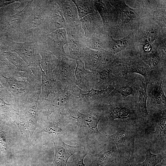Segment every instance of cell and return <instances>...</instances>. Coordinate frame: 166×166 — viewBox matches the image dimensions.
I'll return each instance as SVG.
<instances>
[{
	"mask_svg": "<svg viewBox=\"0 0 166 166\" xmlns=\"http://www.w3.org/2000/svg\"><path fill=\"white\" fill-rule=\"evenodd\" d=\"M107 32L103 29L85 37L87 47L96 50H106L109 38Z\"/></svg>",
	"mask_w": 166,
	"mask_h": 166,
	"instance_id": "obj_25",
	"label": "cell"
},
{
	"mask_svg": "<svg viewBox=\"0 0 166 166\" xmlns=\"http://www.w3.org/2000/svg\"><path fill=\"white\" fill-rule=\"evenodd\" d=\"M41 92H37L28 101L25 108L21 111L16 110L12 117L22 134L26 137L33 136L38 127L39 118L38 101Z\"/></svg>",
	"mask_w": 166,
	"mask_h": 166,
	"instance_id": "obj_4",
	"label": "cell"
},
{
	"mask_svg": "<svg viewBox=\"0 0 166 166\" xmlns=\"http://www.w3.org/2000/svg\"><path fill=\"white\" fill-rule=\"evenodd\" d=\"M20 0H0V7L13 3L15 2H20Z\"/></svg>",
	"mask_w": 166,
	"mask_h": 166,
	"instance_id": "obj_43",
	"label": "cell"
},
{
	"mask_svg": "<svg viewBox=\"0 0 166 166\" xmlns=\"http://www.w3.org/2000/svg\"><path fill=\"white\" fill-rule=\"evenodd\" d=\"M137 88L134 84L131 83H124L120 85L111 93L112 96L114 93H118L123 97H126L131 95H134L137 91Z\"/></svg>",
	"mask_w": 166,
	"mask_h": 166,
	"instance_id": "obj_34",
	"label": "cell"
},
{
	"mask_svg": "<svg viewBox=\"0 0 166 166\" xmlns=\"http://www.w3.org/2000/svg\"><path fill=\"white\" fill-rule=\"evenodd\" d=\"M14 109L11 104L6 103L3 99L0 97V112L6 113L9 116Z\"/></svg>",
	"mask_w": 166,
	"mask_h": 166,
	"instance_id": "obj_41",
	"label": "cell"
},
{
	"mask_svg": "<svg viewBox=\"0 0 166 166\" xmlns=\"http://www.w3.org/2000/svg\"><path fill=\"white\" fill-rule=\"evenodd\" d=\"M35 49L41 57L40 66L45 74L50 78L54 79L53 71L59 61L42 44L37 42Z\"/></svg>",
	"mask_w": 166,
	"mask_h": 166,
	"instance_id": "obj_15",
	"label": "cell"
},
{
	"mask_svg": "<svg viewBox=\"0 0 166 166\" xmlns=\"http://www.w3.org/2000/svg\"><path fill=\"white\" fill-rule=\"evenodd\" d=\"M161 84L160 82L157 81L151 87L150 104L152 106L163 110L166 109V100Z\"/></svg>",
	"mask_w": 166,
	"mask_h": 166,
	"instance_id": "obj_27",
	"label": "cell"
},
{
	"mask_svg": "<svg viewBox=\"0 0 166 166\" xmlns=\"http://www.w3.org/2000/svg\"><path fill=\"white\" fill-rule=\"evenodd\" d=\"M152 70L145 63L141 60L133 59L125 66L122 73L123 76L132 73L140 74L148 83L152 75Z\"/></svg>",
	"mask_w": 166,
	"mask_h": 166,
	"instance_id": "obj_23",
	"label": "cell"
},
{
	"mask_svg": "<svg viewBox=\"0 0 166 166\" xmlns=\"http://www.w3.org/2000/svg\"><path fill=\"white\" fill-rule=\"evenodd\" d=\"M37 42L44 45L59 61L68 57L64 49L67 42V34L65 28L57 29L43 35Z\"/></svg>",
	"mask_w": 166,
	"mask_h": 166,
	"instance_id": "obj_9",
	"label": "cell"
},
{
	"mask_svg": "<svg viewBox=\"0 0 166 166\" xmlns=\"http://www.w3.org/2000/svg\"><path fill=\"white\" fill-rule=\"evenodd\" d=\"M101 119H106L110 121L116 119H125L130 117L131 112L128 107L115 105L108 102L102 107Z\"/></svg>",
	"mask_w": 166,
	"mask_h": 166,
	"instance_id": "obj_20",
	"label": "cell"
},
{
	"mask_svg": "<svg viewBox=\"0 0 166 166\" xmlns=\"http://www.w3.org/2000/svg\"><path fill=\"white\" fill-rule=\"evenodd\" d=\"M134 138L129 144L119 152L117 160L118 166H136V162L134 152Z\"/></svg>",
	"mask_w": 166,
	"mask_h": 166,
	"instance_id": "obj_29",
	"label": "cell"
},
{
	"mask_svg": "<svg viewBox=\"0 0 166 166\" xmlns=\"http://www.w3.org/2000/svg\"><path fill=\"white\" fill-rule=\"evenodd\" d=\"M143 48L144 49L145 52H149L151 49L152 46L151 44H144Z\"/></svg>",
	"mask_w": 166,
	"mask_h": 166,
	"instance_id": "obj_44",
	"label": "cell"
},
{
	"mask_svg": "<svg viewBox=\"0 0 166 166\" xmlns=\"http://www.w3.org/2000/svg\"><path fill=\"white\" fill-rule=\"evenodd\" d=\"M1 77L0 76V92H2L4 89V87L3 85H2L1 83Z\"/></svg>",
	"mask_w": 166,
	"mask_h": 166,
	"instance_id": "obj_46",
	"label": "cell"
},
{
	"mask_svg": "<svg viewBox=\"0 0 166 166\" xmlns=\"http://www.w3.org/2000/svg\"><path fill=\"white\" fill-rule=\"evenodd\" d=\"M40 119L37 127L39 132H47L54 136L60 134L70 136L69 127L63 113L55 112L47 117Z\"/></svg>",
	"mask_w": 166,
	"mask_h": 166,
	"instance_id": "obj_8",
	"label": "cell"
},
{
	"mask_svg": "<svg viewBox=\"0 0 166 166\" xmlns=\"http://www.w3.org/2000/svg\"><path fill=\"white\" fill-rule=\"evenodd\" d=\"M62 12L67 26L77 27L81 25L77 7L72 0H54Z\"/></svg>",
	"mask_w": 166,
	"mask_h": 166,
	"instance_id": "obj_16",
	"label": "cell"
},
{
	"mask_svg": "<svg viewBox=\"0 0 166 166\" xmlns=\"http://www.w3.org/2000/svg\"><path fill=\"white\" fill-rule=\"evenodd\" d=\"M63 114L70 136L77 140L79 145L91 150L97 139L102 136L97 128L102 117L101 111L94 109L84 114L74 107L65 110Z\"/></svg>",
	"mask_w": 166,
	"mask_h": 166,
	"instance_id": "obj_1",
	"label": "cell"
},
{
	"mask_svg": "<svg viewBox=\"0 0 166 166\" xmlns=\"http://www.w3.org/2000/svg\"><path fill=\"white\" fill-rule=\"evenodd\" d=\"M157 34V30L155 28H151L146 30L143 37V41L144 44H151L156 39Z\"/></svg>",
	"mask_w": 166,
	"mask_h": 166,
	"instance_id": "obj_40",
	"label": "cell"
},
{
	"mask_svg": "<svg viewBox=\"0 0 166 166\" xmlns=\"http://www.w3.org/2000/svg\"><path fill=\"white\" fill-rule=\"evenodd\" d=\"M108 140L103 149L94 155L89 153L91 163L88 166H100L105 164L110 159L117 154V149L114 143L111 140Z\"/></svg>",
	"mask_w": 166,
	"mask_h": 166,
	"instance_id": "obj_21",
	"label": "cell"
},
{
	"mask_svg": "<svg viewBox=\"0 0 166 166\" xmlns=\"http://www.w3.org/2000/svg\"><path fill=\"white\" fill-rule=\"evenodd\" d=\"M10 143L6 129L0 126V150L5 156H8L9 154Z\"/></svg>",
	"mask_w": 166,
	"mask_h": 166,
	"instance_id": "obj_38",
	"label": "cell"
},
{
	"mask_svg": "<svg viewBox=\"0 0 166 166\" xmlns=\"http://www.w3.org/2000/svg\"><path fill=\"white\" fill-rule=\"evenodd\" d=\"M137 14L135 10L127 6L124 1L119 3V15L117 26L123 27L136 18Z\"/></svg>",
	"mask_w": 166,
	"mask_h": 166,
	"instance_id": "obj_31",
	"label": "cell"
},
{
	"mask_svg": "<svg viewBox=\"0 0 166 166\" xmlns=\"http://www.w3.org/2000/svg\"><path fill=\"white\" fill-rule=\"evenodd\" d=\"M8 41L7 49L17 53L29 66H37L35 61V49L37 42L33 41L22 43L10 38Z\"/></svg>",
	"mask_w": 166,
	"mask_h": 166,
	"instance_id": "obj_13",
	"label": "cell"
},
{
	"mask_svg": "<svg viewBox=\"0 0 166 166\" xmlns=\"http://www.w3.org/2000/svg\"><path fill=\"white\" fill-rule=\"evenodd\" d=\"M77 61L68 57L59 61L53 71V78L60 83L63 89L75 85Z\"/></svg>",
	"mask_w": 166,
	"mask_h": 166,
	"instance_id": "obj_10",
	"label": "cell"
},
{
	"mask_svg": "<svg viewBox=\"0 0 166 166\" xmlns=\"http://www.w3.org/2000/svg\"><path fill=\"white\" fill-rule=\"evenodd\" d=\"M90 150L88 148H82L74 154L73 160L68 163L67 166H85L84 159L86 156L90 153Z\"/></svg>",
	"mask_w": 166,
	"mask_h": 166,
	"instance_id": "obj_37",
	"label": "cell"
},
{
	"mask_svg": "<svg viewBox=\"0 0 166 166\" xmlns=\"http://www.w3.org/2000/svg\"><path fill=\"white\" fill-rule=\"evenodd\" d=\"M5 80V83L2 85L9 93L13 104L18 107L20 105H25L28 101L38 91H41L40 85H33L27 81L18 80L17 79L11 77L2 76Z\"/></svg>",
	"mask_w": 166,
	"mask_h": 166,
	"instance_id": "obj_5",
	"label": "cell"
},
{
	"mask_svg": "<svg viewBox=\"0 0 166 166\" xmlns=\"http://www.w3.org/2000/svg\"><path fill=\"white\" fill-rule=\"evenodd\" d=\"M85 68L90 71H96L102 65L107 62L105 50H96L87 48L81 60Z\"/></svg>",
	"mask_w": 166,
	"mask_h": 166,
	"instance_id": "obj_17",
	"label": "cell"
},
{
	"mask_svg": "<svg viewBox=\"0 0 166 166\" xmlns=\"http://www.w3.org/2000/svg\"><path fill=\"white\" fill-rule=\"evenodd\" d=\"M48 0H33L21 25L26 42H38L42 35L51 33Z\"/></svg>",
	"mask_w": 166,
	"mask_h": 166,
	"instance_id": "obj_2",
	"label": "cell"
},
{
	"mask_svg": "<svg viewBox=\"0 0 166 166\" xmlns=\"http://www.w3.org/2000/svg\"><path fill=\"white\" fill-rule=\"evenodd\" d=\"M113 62L108 61L101 65L96 71L99 80L94 89L101 90L107 88L112 84H115L117 78V73Z\"/></svg>",
	"mask_w": 166,
	"mask_h": 166,
	"instance_id": "obj_14",
	"label": "cell"
},
{
	"mask_svg": "<svg viewBox=\"0 0 166 166\" xmlns=\"http://www.w3.org/2000/svg\"><path fill=\"white\" fill-rule=\"evenodd\" d=\"M146 159L142 163H138L136 166H156L166 158V154L163 152L154 154L149 149H147L145 152Z\"/></svg>",
	"mask_w": 166,
	"mask_h": 166,
	"instance_id": "obj_33",
	"label": "cell"
},
{
	"mask_svg": "<svg viewBox=\"0 0 166 166\" xmlns=\"http://www.w3.org/2000/svg\"><path fill=\"white\" fill-rule=\"evenodd\" d=\"M72 1L77 7L80 19L96 10L93 0H73Z\"/></svg>",
	"mask_w": 166,
	"mask_h": 166,
	"instance_id": "obj_32",
	"label": "cell"
},
{
	"mask_svg": "<svg viewBox=\"0 0 166 166\" xmlns=\"http://www.w3.org/2000/svg\"><path fill=\"white\" fill-rule=\"evenodd\" d=\"M160 60V54L157 51H155L148 55L145 59V62L152 70L156 68Z\"/></svg>",
	"mask_w": 166,
	"mask_h": 166,
	"instance_id": "obj_39",
	"label": "cell"
},
{
	"mask_svg": "<svg viewBox=\"0 0 166 166\" xmlns=\"http://www.w3.org/2000/svg\"><path fill=\"white\" fill-rule=\"evenodd\" d=\"M128 128L122 126L117 128L116 132L112 135L106 134L107 138L115 145L118 150L121 151L126 148L134 138L130 139Z\"/></svg>",
	"mask_w": 166,
	"mask_h": 166,
	"instance_id": "obj_26",
	"label": "cell"
},
{
	"mask_svg": "<svg viewBox=\"0 0 166 166\" xmlns=\"http://www.w3.org/2000/svg\"><path fill=\"white\" fill-rule=\"evenodd\" d=\"M77 63L75 85L85 93L94 88L98 81V75L96 71L86 69L82 61H77Z\"/></svg>",
	"mask_w": 166,
	"mask_h": 166,
	"instance_id": "obj_11",
	"label": "cell"
},
{
	"mask_svg": "<svg viewBox=\"0 0 166 166\" xmlns=\"http://www.w3.org/2000/svg\"><path fill=\"white\" fill-rule=\"evenodd\" d=\"M114 88V84H112L105 89H92L86 93H81L77 100V108L79 110L85 109L90 111L99 110L111 98L110 93Z\"/></svg>",
	"mask_w": 166,
	"mask_h": 166,
	"instance_id": "obj_7",
	"label": "cell"
},
{
	"mask_svg": "<svg viewBox=\"0 0 166 166\" xmlns=\"http://www.w3.org/2000/svg\"><path fill=\"white\" fill-rule=\"evenodd\" d=\"M51 20L55 30L65 28L67 25L61 10L54 0H49Z\"/></svg>",
	"mask_w": 166,
	"mask_h": 166,
	"instance_id": "obj_30",
	"label": "cell"
},
{
	"mask_svg": "<svg viewBox=\"0 0 166 166\" xmlns=\"http://www.w3.org/2000/svg\"><path fill=\"white\" fill-rule=\"evenodd\" d=\"M0 53V55L5 57L10 63L16 67L27 65L17 53L13 51L6 49Z\"/></svg>",
	"mask_w": 166,
	"mask_h": 166,
	"instance_id": "obj_36",
	"label": "cell"
},
{
	"mask_svg": "<svg viewBox=\"0 0 166 166\" xmlns=\"http://www.w3.org/2000/svg\"><path fill=\"white\" fill-rule=\"evenodd\" d=\"M67 42L64 49L68 57L76 61L82 60L87 47L81 25L77 27L67 26Z\"/></svg>",
	"mask_w": 166,
	"mask_h": 166,
	"instance_id": "obj_6",
	"label": "cell"
},
{
	"mask_svg": "<svg viewBox=\"0 0 166 166\" xmlns=\"http://www.w3.org/2000/svg\"><path fill=\"white\" fill-rule=\"evenodd\" d=\"M81 93L84 92L76 85L51 93L45 100L38 102L39 118L47 117L55 112L63 113L65 110L76 107Z\"/></svg>",
	"mask_w": 166,
	"mask_h": 166,
	"instance_id": "obj_3",
	"label": "cell"
},
{
	"mask_svg": "<svg viewBox=\"0 0 166 166\" xmlns=\"http://www.w3.org/2000/svg\"><path fill=\"white\" fill-rule=\"evenodd\" d=\"M156 166H166V158L163 159L160 163L158 164Z\"/></svg>",
	"mask_w": 166,
	"mask_h": 166,
	"instance_id": "obj_45",
	"label": "cell"
},
{
	"mask_svg": "<svg viewBox=\"0 0 166 166\" xmlns=\"http://www.w3.org/2000/svg\"><path fill=\"white\" fill-rule=\"evenodd\" d=\"M54 137L53 142L55 154L51 166H67L70 157L83 147L79 145L74 146L68 145L58 135Z\"/></svg>",
	"mask_w": 166,
	"mask_h": 166,
	"instance_id": "obj_12",
	"label": "cell"
},
{
	"mask_svg": "<svg viewBox=\"0 0 166 166\" xmlns=\"http://www.w3.org/2000/svg\"><path fill=\"white\" fill-rule=\"evenodd\" d=\"M94 5L99 14L104 29L108 32L114 22V9L111 1L93 0Z\"/></svg>",
	"mask_w": 166,
	"mask_h": 166,
	"instance_id": "obj_18",
	"label": "cell"
},
{
	"mask_svg": "<svg viewBox=\"0 0 166 166\" xmlns=\"http://www.w3.org/2000/svg\"><path fill=\"white\" fill-rule=\"evenodd\" d=\"M117 155L110 159L105 164L100 166H118Z\"/></svg>",
	"mask_w": 166,
	"mask_h": 166,
	"instance_id": "obj_42",
	"label": "cell"
},
{
	"mask_svg": "<svg viewBox=\"0 0 166 166\" xmlns=\"http://www.w3.org/2000/svg\"><path fill=\"white\" fill-rule=\"evenodd\" d=\"M17 79L21 77L23 81H27L33 85H40L42 82V73L38 66H30L28 65L16 67Z\"/></svg>",
	"mask_w": 166,
	"mask_h": 166,
	"instance_id": "obj_19",
	"label": "cell"
},
{
	"mask_svg": "<svg viewBox=\"0 0 166 166\" xmlns=\"http://www.w3.org/2000/svg\"><path fill=\"white\" fill-rule=\"evenodd\" d=\"M166 110L161 113L157 121L156 131L154 132L155 137L166 142Z\"/></svg>",
	"mask_w": 166,
	"mask_h": 166,
	"instance_id": "obj_35",
	"label": "cell"
},
{
	"mask_svg": "<svg viewBox=\"0 0 166 166\" xmlns=\"http://www.w3.org/2000/svg\"><path fill=\"white\" fill-rule=\"evenodd\" d=\"M80 19L85 37L103 29L101 17L97 10Z\"/></svg>",
	"mask_w": 166,
	"mask_h": 166,
	"instance_id": "obj_22",
	"label": "cell"
},
{
	"mask_svg": "<svg viewBox=\"0 0 166 166\" xmlns=\"http://www.w3.org/2000/svg\"><path fill=\"white\" fill-rule=\"evenodd\" d=\"M39 67L41 69L42 73V82L41 84L42 89L38 102L45 100L51 93L63 89L59 81L50 78L45 74L40 65Z\"/></svg>",
	"mask_w": 166,
	"mask_h": 166,
	"instance_id": "obj_24",
	"label": "cell"
},
{
	"mask_svg": "<svg viewBox=\"0 0 166 166\" xmlns=\"http://www.w3.org/2000/svg\"><path fill=\"white\" fill-rule=\"evenodd\" d=\"M142 85L139 89V97L136 108L138 116L143 120H145L148 116L147 107V101L148 98L147 87L149 83L141 81Z\"/></svg>",
	"mask_w": 166,
	"mask_h": 166,
	"instance_id": "obj_28",
	"label": "cell"
}]
</instances>
